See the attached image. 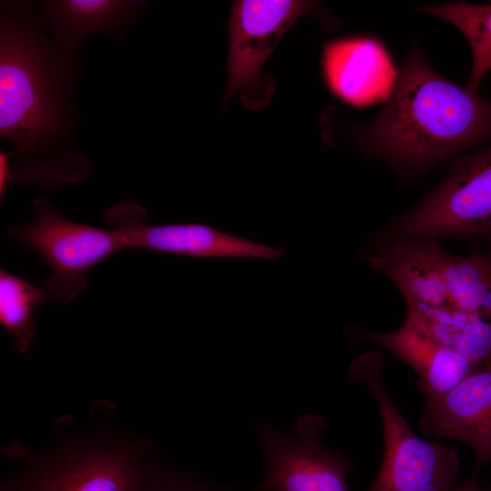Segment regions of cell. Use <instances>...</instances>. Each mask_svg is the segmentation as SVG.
I'll return each mask as SVG.
<instances>
[{"instance_id":"obj_1","label":"cell","mask_w":491,"mask_h":491,"mask_svg":"<svg viewBox=\"0 0 491 491\" xmlns=\"http://www.w3.org/2000/svg\"><path fill=\"white\" fill-rule=\"evenodd\" d=\"M353 136L397 169L422 171L491 143V97L446 80L415 46L377 116Z\"/></svg>"},{"instance_id":"obj_2","label":"cell","mask_w":491,"mask_h":491,"mask_svg":"<svg viewBox=\"0 0 491 491\" xmlns=\"http://www.w3.org/2000/svg\"><path fill=\"white\" fill-rule=\"evenodd\" d=\"M64 69L25 12L2 15L0 134L14 145L0 153L2 195L10 181L50 188L85 178L51 148L61 129Z\"/></svg>"},{"instance_id":"obj_3","label":"cell","mask_w":491,"mask_h":491,"mask_svg":"<svg viewBox=\"0 0 491 491\" xmlns=\"http://www.w3.org/2000/svg\"><path fill=\"white\" fill-rule=\"evenodd\" d=\"M366 258L389 278L405 301L456 306L491 316V259L459 256L438 240H394L373 245Z\"/></svg>"},{"instance_id":"obj_4","label":"cell","mask_w":491,"mask_h":491,"mask_svg":"<svg viewBox=\"0 0 491 491\" xmlns=\"http://www.w3.org/2000/svg\"><path fill=\"white\" fill-rule=\"evenodd\" d=\"M383 357L375 351L356 357L347 379L374 396L383 431V458L366 491H449L456 486L459 460L454 446L426 441L410 427L383 381Z\"/></svg>"},{"instance_id":"obj_5","label":"cell","mask_w":491,"mask_h":491,"mask_svg":"<svg viewBox=\"0 0 491 491\" xmlns=\"http://www.w3.org/2000/svg\"><path fill=\"white\" fill-rule=\"evenodd\" d=\"M491 235V143L455 159L442 181L396 219L380 243Z\"/></svg>"},{"instance_id":"obj_6","label":"cell","mask_w":491,"mask_h":491,"mask_svg":"<svg viewBox=\"0 0 491 491\" xmlns=\"http://www.w3.org/2000/svg\"><path fill=\"white\" fill-rule=\"evenodd\" d=\"M35 216L28 225L8 230V235L29 247L51 267L44 283L48 296L60 303L76 298L87 285L86 274L113 254L126 249L122 235L64 218L45 198L33 200Z\"/></svg>"},{"instance_id":"obj_7","label":"cell","mask_w":491,"mask_h":491,"mask_svg":"<svg viewBox=\"0 0 491 491\" xmlns=\"http://www.w3.org/2000/svg\"><path fill=\"white\" fill-rule=\"evenodd\" d=\"M309 14L321 15L320 5L302 0H241L233 4L225 101L238 93L249 109L261 110L268 105L275 80L262 73L263 65L285 33Z\"/></svg>"},{"instance_id":"obj_8","label":"cell","mask_w":491,"mask_h":491,"mask_svg":"<svg viewBox=\"0 0 491 491\" xmlns=\"http://www.w3.org/2000/svg\"><path fill=\"white\" fill-rule=\"evenodd\" d=\"M255 428L266 457V470L252 491H352L346 476L352 462L322 441L326 421L308 413L298 417L296 436L257 418Z\"/></svg>"},{"instance_id":"obj_9","label":"cell","mask_w":491,"mask_h":491,"mask_svg":"<svg viewBox=\"0 0 491 491\" xmlns=\"http://www.w3.org/2000/svg\"><path fill=\"white\" fill-rule=\"evenodd\" d=\"M145 217V209L128 200L111 207L105 219L122 235L127 249L145 248L194 257L264 260H278L286 255L282 247L228 235L205 224L154 225L147 224Z\"/></svg>"},{"instance_id":"obj_10","label":"cell","mask_w":491,"mask_h":491,"mask_svg":"<svg viewBox=\"0 0 491 491\" xmlns=\"http://www.w3.org/2000/svg\"><path fill=\"white\" fill-rule=\"evenodd\" d=\"M418 423L426 436L468 446L475 469L491 466V361L448 391L424 396Z\"/></svg>"},{"instance_id":"obj_11","label":"cell","mask_w":491,"mask_h":491,"mask_svg":"<svg viewBox=\"0 0 491 491\" xmlns=\"http://www.w3.org/2000/svg\"><path fill=\"white\" fill-rule=\"evenodd\" d=\"M322 68L330 90L356 106L386 101L397 78L384 46L376 39L364 36L325 44Z\"/></svg>"},{"instance_id":"obj_12","label":"cell","mask_w":491,"mask_h":491,"mask_svg":"<svg viewBox=\"0 0 491 491\" xmlns=\"http://www.w3.org/2000/svg\"><path fill=\"white\" fill-rule=\"evenodd\" d=\"M150 480L140 465L119 451L69 454L39 469L14 491H145Z\"/></svg>"},{"instance_id":"obj_13","label":"cell","mask_w":491,"mask_h":491,"mask_svg":"<svg viewBox=\"0 0 491 491\" xmlns=\"http://www.w3.org/2000/svg\"><path fill=\"white\" fill-rule=\"evenodd\" d=\"M364 337L407 364L417 374V386L424 396L448 391L478 368L407 319L392 332H369Z\"/></svg>"},{"instance_id":"obj_14","label":"cell","mask_w":491,"mask_h":491,"mask_svg":"<svg viewBox=\"0 0 491 491\" xmlns=\"http://www.w3.org/2000/svg\"><path fill=\"white\" fill-rule=\"evenodd\" d=\"M406 319L480 367L491 361V316L406 300Z\"/></svg>"},{"instance_id":"obj_15","label":"cell","mask_w":491,"mask_h":491,"mask_svg":"<svg viewBox=\"0 0 491 491\" xmlns=\"http://www.w3.org/2000/svg\"><path fill=\"white\" fill-rule=\"evenodd\" d=\"M142 2L112 0H60L45 2L56 37L75 48L87 35L108 32L129 18Z\"/></svg>"},{"instance_id":"obj_16","label":"cell","mask_w":491,"mask_h":491,"mask_svg":"<svg viewBox=\"0 0 491 491\" xmlns=\"http://www.w3.org/2000/svg\"><path fill=\"white\" fill-rule=\"evenodd\" d=\"M417 9L452 24L464 35L472 52V67L466 86L478 93L483 79L491 70V3L457 1L419 5Z\"/></svg>"},{"instance_id":"obj_17","label":"cell","mask_w":491,"mask_h":491,"mask_svg":"<svg viewBox=\"0 0 491 491\" xmlns=\"http://www.w3.org/2000/svg\"><path fill=\"white\" fill-rule=\"evenodd\" d=\"M47 296L45 289L0 270V324L11 335L17 353L24 354L34 340L37 332L34 312Z\"/></svg>"},{"instance_id":"obj_18","label":"cell","mask_w":491,"mask_h":491,"mask_svg":"<svg viewBox=\"0 0 491 491\" xmlns=\"http://www.w3.org/2000/svg\"><path fill=\"white\" fill-rule=\"evenodd\" d=\"M145 491H231L229 488L216 486L195 481L177 475H165L150 477Z\"/></svg>"},{"instance_id":"obj_19","label":"cell","mask_w":491,"mask_h":491,"mask_svg":"<svg viewBox=\"0 0 491 491\" xmlns=\"http://www.w3.org/2000/svg\"><path fill=\"white\" fill-rule=\"evenodd\" d=\"M480 471L474 469L473 473L460 485L454 486L449 491H491L490 488H483L478 484Z\"/></svg>"},{"instance_id":"obj_20","label":"cell","mask_w":491,"mask_h":491,"mask_svg":"<svg viewBox=\"0 0 491 491\" xmlns=\"http://www.w3.org/2000/svg\"><path fill=\"white\" fill-rule=\"evenodd\" d=\"M489 240H490V244H491V235L488 236ZM489 256V258L491 259V245H490V253L487 255Z\"/></svg>"},{"instance_id":"obj_21","label":"cell","mask_w":491,"mask_h":491,"mask_svg":"<svg viewBox=\"0 0 491 491\" xmlns=\"http://www.w3.org/2000/svg\"><path fill=\"white\" fill-rule=\"evenodd\" d=\"M2 491H14L13 488H4Z\"/></svg>"},{"instance_id":"obj_22","label":"cell","mask_w":491,"mask_h":491,"mask_svg":"<svg viewBox=\"0 0 491 491\" xmlns=\"http://www.w3.org/2000/svg\"><path fill=\"white\" fill-rule=\"evenodd\" d=\"M488 488H490V489H491V484H490V486H489V487H488Z\"/></svg>"}]
</instances>
